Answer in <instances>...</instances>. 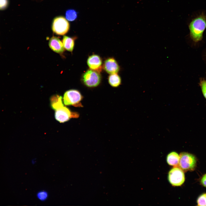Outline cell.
Wrapping results in <instances>:
<instances>
[{
	"instance_id": "cell-1",
	"label": "cell",
	"mask_w": 206,
	"mask_h": 206,
	"mask_svg": "<svg viewBox=\"0 0 206 206\" xmlns=\"http://www.w3.org/2000/svg\"><path fill=\"white\" fill-rule=\"evenodd\" d=\"M51 108L55 110L56 119L60 123H64L72 118H77L79 116L78 113L72 112L64 105L62 98L58 95H55L50 98Z\"/></svg>"
},
{
	"instance_id": "cell-2",
	"label": "cell",
	"mask_w": 206,
	"mask_h": 206,
	"mask_svg": "<svg viewBox=\"0 0 206 206\" xmlns=\"http://www.w3.org/2000/svg\"><path fill=\"white\" fill-rule=\"evenodd\" d=\"M206 28V17L202 14L193 19L189 25L190 36L195 42L201 40Z\"/></svg>"
},
{
	"instance_id": "cell-3",
	"label": "cell",
	"mask_w": 206,
	"mask_h": 206,
	"mask_svg": "<svg viewBox=\"0 0 206 206\" xmlns=\"http://www.w3.org/2000/svg\"><path fill=\"white\" fill-rule=\"evenodd\" d=\"M81 80L82 84L86 86L94 88L100 84L102 76L100 72L89 69L82 74Z\"/></svg>"
},
{
	"instance_id": "cell-4",
	"label": "cell",
	"mask_w": 206,
	"mask_h": 206,
	"mask_svg": "<svg viewBox=\"0 0 206 206\" xmlns=\"http://www.w3.org/2000/svg\"><path fill=\"white\" fill-rule=\"evenodd\" d=\"M83 98V96L79 91L77 90L71 89L65 92L62 100L65 105L81 107L82 106L81 102Z\"/></svg>"
},
{
	"instance_id": "cell-5",
	"label": "cell",
	"mask_w": 206,
	"mask_h": 206,
	"mask_svg": "<svg viewBox=\"0 0 206 206\" xmlns=\"http://www.w3.org/2000/svg\"><path fill=\"white\" fill-rule=\"evenodd\" d=\"M179 168L184 171H193L195 168L197 160L195 156L190 153L182 152L179 155Z\"/></svg>"
},
{
	"instance_id": "cell-6",
	"label": "cell",
	"mask_w": 206,
	"mask_h": 206,
	"mask_svg": "<svg viewBox=\"0 0 206 206\" xmlns=\"http://www.w3.org/2000/svg\"><path fill=\"white\" fill-rule=\"evenodd\" d=\"M70 24L68 20L62 16H59L53 19L52 28L54 33L57 35H63L69 31Z\"/></svg>"
},
{
	"instance_id": "cell-7",
	"label": "cell",
	"mask_w": 206,
	"mask_h": 206,
	"mask_svg": "<svg viewBox=\"0 0 206 206\" xmlns=\"http://www.w3.org/2000/svg\"><path fill=\"white\" fill-rule=\"evenodd\" d=\"M168 179L170 183L173 186H180L185 181V177L184 172L180 168H173L169 173Z\"/></svg>"
},
{
	"instance_id": "cell-8",
	"label": "cell",
	"mask_w": 206,
	"mask_h": 206,
	"mask_svg": "<svg viewBox=\"0 0 206 206\" xmlns=\"http://www.w3.org/2000/svg\"><path fill=\"white\" fill-rule=\"evenodd\" d=\"M120 69L118 62L114 57L108 58L103 62V69L109 74H118Z\"/></svg>"
},
{
	"instance_id": "cell-9",
	"label": "cell",
	"mask_w": 206,
	"mask_h": 206,
	"mask_svg": "<svg viewBox=\"0 0 206 206\" xmlns=\"http://www.w3.org/2000/svg\"><path fill=\"white\" fill-rule=\"evenodd\" d=\"M87 64L89 69L100 73L102 71V60L98 55L94 54L89 56L87 59Z\"/></svg>"
},
{
	"instance_id": "cell-10",
	"label": "cell",
	"mask_w": 206,
	"mask_h": 206,
	"mask_svg": "<svg viewBox=\"0 0 206 206\" xmlns=\"http://www.w3.org/2000/svg\"><path fill=\"white\" fill-rule=\"evenodd\" d=\"M49 45L50 48L57 53L62 54L64 50L62 42L57 37L53 36L51 37L49 41Z\"/></svg>"
},
{
	"instance_id": "cell-11",
	"label": "cell",
	"mask_w": 206,
	"mask_h": 206,
	"mask_svg": "<svg viewBox=\"0 0 206 206\" xmlns=\"http://www.w3.org/2000/svg\"><path fill=\"white\" fill-rule=\"evenodd\" d=\"M75 39V37L64 36L62 42L64 48L68 51L72 52L74 46Z\"/></svg>"
},
{
	"instance_id": "cell-12",
	"label": "cell",
	"mask_w": 206,
	"mask_h": 206,
	"mask_svg": "<svg viewBox=\"0 0 206 206\" xmlns=\"http://www.w3.org/2000/svg\"><path fill=\"white\" fill-rule=\"evenodd\" d=\"M108 80L110 85L113 87H117L121 84V78L118 74H109Z\"/></svg>"
},
{
	"instance_id": "cell-13",
	"label": "cell",
	"mask_w": 206,
	"mask_h": 206,
	"mask_svg": "<svg viewBox=\"0 0 206 206\" xmlns=\"http://www.w3.org/2000/svg\"><path fill=\"white\" fill-rule=\"evenodd\" d=\"M179 156L176 152H172L167 156V163L170 165L176 166L179 163Z\"/></svg>"
},
{
	"instance_id": "cell-14",
	"label": "cell",
	"mask_w": 206,
	"mask_h": 206,
	"mask_svg": "<svg viewBox=\"0 0 206 206\" xmlns=\"http://www.w3.org/2000/svg\"><path fill=\"white\" fill-rule=\"evenodd\" d=\"M66 19L70 21L75 20L77 16V13L74 10L68 9L67 10L65 13Z\"/></svg>"
},
{
	"instance_id": "cell-15",
	"label": "cell",
	"mask_w": 206,
	"mask_h": 206,
	"mask_svg": "<svg viewBox=\"0 0 206 206\" xmlns=\"http://www.w3.org/2000/svg\"><path fill=\"white\" fill-rule=\"evenodd\" d=\"M37 197L39 200L44 201L46 200L48 197V193L44 190H42L37 193L36 195Z\"/></svg>"
},
{
	"instance_id": "cell-16",
	"label": "cell",
	"mask_w": 206,
	"mask_h": 206,
	"mask_svg": "<svg viewBox=\"0 0 206 206\" xmlns=\"http://www.w3.org/2000/svg\"><path fill=\"white\" fill-rule=\"evenodd\" d=\"M197 205L206 206V193L200 195L197 199Z\"/></svg>"
},
{
	"instance_id": "cell-17",
	"label": "cell",
	"mask_w": 206,
	"mask_h": 206,
	"mask_svg": "<svg viewBox=\"0 0 206 206\" xmlns=\"http://www.w3.org/2000/svg\"><path fill=\"white\" fill-rule=\"evenodd\" d=\"M200 85L203 94L206 99V80H201L200 83Z\"/></svg>"
},
{
	"instance_id": "cell-18",
	"label": "cell",
	"mask_w": 206,
	"mask_h": 206,
	"mask_svg": "<svg viewBox=\"0 0 206 206\" xmlns=\"http://www.w3.org/2000/svg\"><path fill=\"white\" fill-rule=\"evenodd\" d=\"M9 4V0H0V9L3 10L6 9Z\"/></svg>"
},
{
	"instance_id": "cell-19",
	"label": "cell",
	"mask_w": 206,
	"mask_h": 206,
	"mask_svg": "<svg viewBox=\"0 0 206 206\" xmlns=\"http://www.w3.org/2000/svg\"><path fill=\"white\" fill-rule=\"evenodd\" d=\"M201 182L203 186L206 187V174L202 177L201 180Z\"/></svg>"
}]
</instances>
